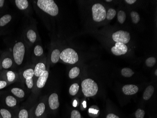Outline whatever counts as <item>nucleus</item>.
<instances>
[{"label": "nucleus", "mask_w": 157, "mask_h": 118, "mask_svg": "<svg viewBox=\"0 0 157 118\" xmlns=\"http://www.w3.org/2000/svg\"><path fill=\"white\" fill-rule=\"evenodd\" d=\"M27 49L28 47L23 39L17 41L14 43L11 54L15 65L20 66L23 63Z\"/></svg>", "instance_id": "f257e3e1"}, {"label": "nucleus", "mask_w": 157, "mask_h": 118, "mask_svg": "<svg viewBox=\"0 0 157 118\" xmlns=\"http://www.w3.org/2000/svg\"><path fill=\"white\" fill-rule=\"evenodd\" d=\"M35 5L40 11L51 16H56L59 14V7L53 0H37Z\"/></svg>", "instance_id": "f03ea898"}, {"label": "nucleus", "mask_w": 157, "mask_h": 118, "mask_svg": "<svg viewBox=\"0 0 157 118\" xmlns=\"http://www.w3.org/2000/svg\"><path fill=\"white\" fill-rule=\"evenodd\" d=\"M23 39L28 49L32 48L38 42L39 36L36 26H29L25 28L24 31Z\"/></svg>", "instance_id": "7ed1b4c3"}, {"label": "nucleus", "mask_w": 157, "mask_h": 118, "mask_svg": "<svg viewBox=\"0 0 157 118\" xmlns=\"http://www.w3.org/2000/svg\"><path fill=\"white\" fill-rule=\"evenodd\" d=\"M82 92L86 97H92L97 94L98 87L97 83L91 79L83 80L82 82Z\"/></svg>", "instance_id": "20e7f679"}, {"label": "nucleus", "mask_w": 157, "mask_h": 118, "mask_svg": "<svg viewBox=\"0 0 157 118\" xmlns=\"http://www.w3.org/2000/svg\"><path fill=\"white\" fill-rule=\"evenodd\" d=\"M20 77L22 80L25 83L27 88L33 91L35 86V82L33 79L34 70L33 67H28L23 70L20 72Z\"/></svg>", "instance_id": "39448f33"}, {"label": "nucleus", "mask_w": 157, "mask_h": 118, "mask_svg": "<svg viewBox=\"0 0 157 118\" xmlns=\"http://www.w3.org/2000/svg\"><path fill=\"white\" fill-rule=\"evenodd\" d=\"M60 59L66 63L75 64L78 62V54L73 49L67 48L61 52Z\"/></svg>", "instance_id": "423d86ee"}, {"label": "nucleus", "mask_w": 157, "mask_h": 118, "mask_svg": "<svg viewBox=\"0 0 157 118\" xmlns=\"http://www.w3.org/2000/svg\"><path fill=\"white\" fill-rule=\"evenodd\" d=\"M14 65L12 54L9 51H5L0 57V71L9 70Z\"/></svg>", "instance_id": "0eeeda50"}, {"label": "nucleus", "mask_w": 157, "mask_h": 118, "mask_svg": "<svg viewBox=\"0 0 157 118\" xmlns=\"http://www.w3.org/2000/svg\"><path fill=\"white\" fill-rule=\"evenodd\" d=\"M93 20L96 22H101L105 19L106 11L105 7L100 3H96L92 7Z\"/></svg>", "instance_id": "6e6552de"}, {"label": "nucleus", "mask_w": 157, "mask_h": 118, "mask_svg": "<svg viewBox=\"0 0 157 118\" xmlns=\"http://www.w3.org/2000/svg\"><path fill=\"white\" fill-rule=\"evenodd\" d=\"M3 104L5 108L17 111L19 104V100L12 95H7L3 97Z\"/></svg>", "instance_id": "1a4fd4ad"}, {"label": "nucleus", "mask_w": 157, "mask_h": 118, "mask_svg": "<svg viewBox=\"0 0 157 118\" xmlns=\"http://www.w3.org/2000/svg\"><path fill=\"white\" fill-rule=\"evenodd\" d=\"M18 78V74L12 70H3L0 71V79L6 81L10 85L17 81Z\"/></svg>", "instance_id": "9d476101"}, {"label": "nucleus", "mask_w": 157, "mask_h": 118, "mask_svg": "<svg viewBox=\"0 0 157 118\" xmlns=\"http://www.w3.org/2000/svg\"><path fill=\"white\" fill-rule=\"evenodd\" d=\"M46 111V99H40L36 105H34L33 118H40L45 115Z\"/></svg>", "instance_id": "9b49d317"}, {"label": "nucleus", "mask_w": 157, "mask_h": 118, "mask_svg": "<svg viewBox=\"0 0 157 118\" xmlns=\"http://www.w3.org/2000/svg\"><path fill=\"white\" fill-rule=\"evenodd\" d=\"M48 66L47 67L46 70L41 74L35 81V86L33 91L37 92L38 90L44 88L46 84L48 76H49V71H48Z\"/></svg>", "instance_id": "f8f14e48"}, {"label": "nucleus", "mask_w": 157, "mask_h": 118, "mask_svg": "<svg viewBox=\"0 0 157 118\" xmlns=\"http://www.w3.org/2000/svg\"><path fill=\"white\" fill-rule=\"evenodd\" d=\"M36 63L33 67L34 70V82L46 70V61L45 58H41L38 61H37Z\"/></svg>", "instance_id": "ddd939ff"}, {"label": "nucleus", "mask_w": 157, "mask_h": 118, "mask_svg": "<svg viewBox=\"0 0 157 118\" xmlns=\"http://www.w3.org/2000/svg\"><path fill=\"white\" fill-rule=\"evenodd\" d=\"M112 37L114 41L124 43L125 45L129 42L130 40V34L128 32L123 31L116 32L113 34Z\"/></svg>", "instance_id": "4468645a"}, {"label": "nucleus", "mask_w": 157, "mask_h": 118, "mask_svg": "<svg viewBox=\"0 0 157 118\" xmlns=\"http://www.w3.org/2000/svg\"><path fill=\"white\" fill-rule=\"evenodd\" d=\"M44 55V50L41 43H37L33 47L32 51L33 60L34 62H36L40 59L42 58Z\"/></svg>", "instance_id": "2eb2a0df"}, {"label": "nucleus", "mask_w": 157, "mask_h": 118, "mask_svg": "<svg viewBox=\"0 0 157 118\" xmlns=\"http://www.w3.org/2000/svg\"><path fill=\"white\" fill-rule=\"evenodd\" d=\"M128 48L126 45L121 43H116L114 47L111 49V51L113 55L117 56L125 55L128 51Z\"/></svg>", "instance_id": "dca6fc26"}, {"label": "nucleus", "mask_w": 157, "mask_h": 118, "mask_svg": "<svg viewBox=\"0 0 157 118\" xmlns=\"http://www.w3.org/2000/svg\"><path fill=\"white\" fill-rule=\"evenodd\" d=\"M48 101L49 108L52 111L56 110L59 107L60 103L59 96L56 93H54L51 94L48 97Z\"/></svg>", "instance_id": "f3484780"}, {"label": "nucleus", "mask_w": 157, "mask_h": 118, "mask_svg": "<svg viewBox=\"0 0 157 118\" xmlns=\"http://www.w3.org/2000/svg\"><path fill=\"white\" fill-rule=\"evenodd\" d=\"M34 106L30 110L25 108L18 109L16 112L15 118H30L32 112L34 109Z\"/></svg>", "instance_id": "a211bd4d"}, {"label": "nucleus", "mask_w": 157, "mask_h": 118, "mask_svg": "<svg viewBox=\"0 0 157 118\" xmlns=\"http://www.w3.org/2000/svg\"><path fill=\"white\" fill-rule=\"evenodd\" d=\"M14 2L17 8L24 12H26L30 7L29 2L27 0H15Z\"/></svg>", "instance_id": "6ab92c4d"}, {"label": "nucleus", "mask_w": 157, "mask_h": 118, "mask_svg": "<svg viewBox=\"0 0 157 118\" xmlns=\"http://www.w3.org/2000/svg\"><path fill=\"white\" fill-rule=\"evenodd\" d=\"M16 112L5 107L0 108V117L1 118H15Z\"/></svg>", "instance_id": "aec40b11"}, {"label": "nucleus", "mask_w": 157, "mask_h": 118, "mask_svg": "<svg viewBox=\"0 0 157 118\" xmlns=\"http://www.w3.org/2000/svg\"><path fill=\"white\" fill-rule=\"evenodd\" d=\"M10 92L12 95L16 97L18 100L24 99L25 97V93L23 89L18 87H14L10 89Z\"/></svg>", "instance_id": "412c9836"}, {"label": "nucleus", "mask_w": 157, "mask_h": 118, "mask_svg": "<svg viewBox=\"0 0 157 118\" xmlns=\"http://www.w3.org/2000/svg\"><path fill=\"white\" fill-rule=\"evenodd\" d=\"M12 15L9 13L3 14L0 17V29H3L8 26L12 20Z\"/></svg>", "instance_id": "4be33fe9"}, {"label": "nucleus", "mask_w": 157, "mask_h": 118, "mask_svg": "<svg viewBox=\"0 0 157 118\" xmlns=\"http://www.w3.org/2000/svg\"><path fill=\"white\" fill-rule=\"evenodd\" d=\"M138 91V87L134 85H127L122 87V91L126 95H132L136 94Z\"/></svg>", "instance_id": "5701e85b"}, {"label": "nucleus", "mask_w": 157, "mask_h": 118, "mask_svg": "<svg viewBox=\"0 0 157 118\" xmlns=\"http://www.w3.org/2000/svg\"><path fill=\"white\" fill-rule=\"evenodd\" d=\"M60 53V51L58 49H55L52 51L50 58V60L52 63L56 64L59 62Z\"/></svg>", "instance_id": "b1692460"}, {"label": "nucleus", "mask_w": 157, "mask_h": 118, "mask_svg": "<svg viewBox=\"0 0 157 118\" xmlns=\"http://www.w3.org/2000/svg\"><path fill=\"white\" fill-rule=\"evenodd\" d=\"M154 91V87L152 86H149L146 88L143 95V98L145 100L150 99Z\"/></svg>", "instance_id": "393cba45"}, {"label": "nucleus", "mask_w": 157, "mask_h": 118, "mask_svg": "<svg viewBox=\"0 0 157 118\" xmlns=\"http://www.w3.org/2000/svg\"><path fill=\"white\" fill-rule=\"evenodd\" d=\"M80 73V68L78 67H74L71 69L69 72V77L70 79H74L77 78Z\"/></svg>", "instance_id": "a878e982"}, {"label": "nucleus", "mask_w": 157, "mask_h": 118, "mask_svg": "<svg viewBox=\"0 0 157 118\" xmlns=\"http://www.w3.org/2000/svg\"><path fill=\"white\" fill-rule=\"evenodd\" d=\"M79 88H80V87L78 83H75L72 84L69 89V94L72 96H75L78 92Z\"/></svg>", "instance_id": "bb28decb"}, {"label": "nucleus", "mask_w": 157, "mask_h": 118, "mask_svg": "<svg viewBox=\"0 0 157 118\" xmlns=\"http://www.w3.org/2000/svg\"><path fill=\"white\" fill-rule=\"evenodd\" d=\"M121 73L124 77L129 78V77H132L134 75V72L131 69L128 68H123L121 70Z\"/></svg>", "instance_id": "cd10ccee"}, {"label": "nucleus", "mask_w": 157, "mask_h": 118, "mask_svg": "<svg viewBox=\"0 0 157 118\" xmlns=\"http://www.w3.org/2000/svg\"><path fill=\"white\" fill-rule=\"evenodd\" d=\"M118 20L121 24H123L125 22L126 18V14L123 10L119 11L117 15Z\"/></svg>", "instance_id": "c85d7f7f"}, {"label": "nucleus", "mask_w": 157, "mask_h": 118, "mask_svg": "<svg viewBox=\"0 0 157 118\" xmlns=\"http://www.w3.org/2000/svg\"><path fill=\"white\" fill-rule=\"evenodd\" d=\"M6 1L0 0V17L5 14L4 12L7 10V4Z\"/></svg>", "instance_id": "c756f323"}, {"label": "nucleus", "mask_w": 157, "mask_h": 118, "mask_svg": "<svg viewBox=\"0 0 157 118\" xmlns=\"http://www.w3.org/2000/svg\"><path fill=\"white\" fill-rule=\"evenodd\" d=\"M130 15L132 21L134 23L136 24L139 22L140 20V16L137 12L132 11L130 13Z\"/></svg>", "instance_id": "7c9ffc66"}, {"label": "nucleus", "mask_w": 157, "mask_h": 118, "mask_svg": "<svg viewBox=\"0 0 157 118\" xmlns=\"http://www.w3.org/2000/svg\"><path fill=\"white\" fill-rule=\"evenodd\" d=\"M116 15V11L113 9H110L106 13L107 19L108 20H112L115 17Z\"/></svg>", "instance_id": "2f4dec72"}, {"label": "nucleus", "mask_w": 157, "mask_h": 118, "mask_svg": "<svg viewBox=\"0 0 157 118\" xmlns=\"http://www.w3.org/2000/svg\"><path fill=\"white\" fill-rule=\"evenodd\" d=\"M156 63V58L153 57L147 59V60H146V62H145L146 65L149 67H153Z\"/></svg>", "instance_id": "473e14b6"}, {"label": "nucleus", "mask_w": 157, "mask_h": 118, "mask_svg": "<svg viewBox=\"0 0 157 118\" xmlns=\"http://www.w3.org/2000/svg\"><path fill=\"white\" fill-rule=\"evenodd\" d=\"M144 115H145V112L141 109H138L135 113L136 118H144Z\"/></svg>", "instance_id": "72a5a7b5"}, {"label": "nucleus", "mask_w": 157, "mask_h": 118, "mask_svg": "<svg viewBox=\"0 0 157 118\" xmlns=\"http://www.w3.org/2000/svg\"><path fill=\"white\" fill-rule=\"evenodd\" d=\"M71 118H81V113L77 110H73L71 114Z\"/></svg>", "instance_id": "f704fd0d"}, {"label": "nucleus", "mask_w": 157, "mask_h": 118, "mask_svg": "<svg viewBox=\"0 0 157 118\" xmlns=\"http://www.w3.org/2000/svg\"><path fill=\"white\" fill-rule=\"evenodd\" d=\"M9 85H10V84L6 81L0 79V90L3 89Z\"/></svg>", "instance_id": "c9c22d12"}, {"label": "nucleus", "mask_w": 157, "mask_h": 118, "mask_svg": "<svg viewBox=\"0 0 157 118\" xmlns=\"http://www.w3.org/2000/svg\"><path fill=\"white\" fill-rule=\"evenodd\" d=\"M106 118H120L118 116L113 113H110L106 116Z\"/></svg>", "instance_id": "e433bc0d"}, {"label": "nucleus", "mask_w": 157, "mask_h": 118, "mask_svg": "<svg viewBox=\"0 0 157 118\" xmlns=\"http://www.w3.org/2000/svg\"><path fill=\"white\" fill-rule=\"evenodd\" d=\"M125 2H126L127 3H128V4H132L135 3V2H136V0H125Z\"/></svg>", "instance_id": "4c0bfd02"}, {"label": "nucleus", "mask_w": 157, "mask_h": 118, "mask_svg": "<svg viewBox=\"0 0 157 118\" xmlns=\"http://www.w3.org/2000/svg\"><path fill=\"white\" fill-rule=\"evenodd\" d=\"M33 110H34V109L33 110L32 112L31 116L30 118H33Z\"/></svg>", "instance_id": "58836bf2"}, {"label": "nucleus", "mask_w": 157, "mask_h": 118, "mask_svg": "<svg viewBox=\"0 0 157 118\" xmlns=\"http://www.w3.org/2000/svg\"><path fill=\"white\" fill-rule=\"evenodd\" d=\"M106 2H112V0H106Z\"/></svg>", "instance_id": "ea45409f"}, {"label": "nucleus", "mask_w": 157, "mask_h": 118, "mask_svg": "<svg viewBox=\"0 0 157 118\" xmlns=\"http://www.w3.org/2000/svg\"><path fill=\"white\" fill-rule=\"evenodd\" d=\"M155 74L156 76H157V70H156V71H155Z\"/></svg>", "instance_id": "a19ab883"}, {"label": "nucleus", "mask_w": 157, "mask_h": 118, "mask_svg": "<svg viewBox=\"0 0 157 118\" xmlns=\"http://www.w3.org/2000/svg\"><path fill=\"white\" fill-rule=\"evenodd\" d=\"M45 118V116H43V117H41V118Z\"/></svg>", "instance_id": "79ce46f5"}, {"label": "nucleus", "mask_w": 157, "mask_h": 118, "mask_svg": "<svg viewBox=\"0 0 157 118\" xmlns=\"http://www.w3.org/2000/svg\"><path fill=\"white\" fill-rule=\"evenodd\" d=\"M0 118H1V117H0Z\"/></svg>", "instance_id": "37998d69"}]
</instances>
